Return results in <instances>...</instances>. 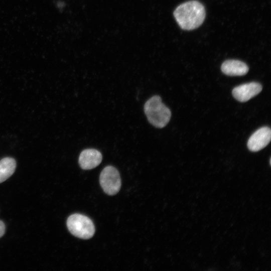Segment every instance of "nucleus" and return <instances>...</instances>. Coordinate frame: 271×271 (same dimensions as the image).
<instances>
[{
  "label": "nucleus",
  "mask_w": 271,
  "mask_h": 271,
  "mask_svg": "<svg viewBox=\"0 0 271 271\" xmlns=\"http://www.w3.org/2000/svg\"><path fill=\"white\" fill-rule=\"evenodd\" d=\"M175 18L185 30H192L199 27L203 22L205 10L203 5L196 1H191L179 5L174 12Z\"/></svg>",
  "instance_id": "f257e3e1"
},
{
  "label": "nucleus",
  "mask_w": 271,
  "mask_h": 271,
  "mask_svg": "<svg viewBox=\"0 0 271 271\" xmlns=\"http://www.w3.org/2000/svg\"><path fill=\"white\" fill-rule=\"evenodd\" d=\"M144 111L150 123L158 128L165 127L171 117V110L158 95L153 96L147 101Z\"/></svg>",
  "instance_id": "f03ea898"
},
{
  "label": "nucleus",
  "mask_w": 271,
  "mask_h": 271,
  "mask_svg": "<svg viewBox=\"0 0 271 271\" xmlns=\"http://www.w3.org/2000/svg\"><path fill=\"white\" fill-rule=\"evenodd\" d=\"M67 226L72 235L81 239H89L95 233V227L92 220L80 214L70 215L67 220Z\"/></svg>",
  "instance_id": "7ed1b4c3"
},
{
  "label": "nucleus",
  "mask_w": 271,
  "mask_h": 271,
  "mask_svg": "<svg viewBox=\"0 0 271 271\" xmlns=\"http://www.w3.org/2000/svg\"><path fill=\"white\" fill-rule=\"evenodd\" d=\"M99 182L103 190L108 195L117 194L121 185L118 170L111 166H106L102 170L100 174Z\"/></svg>",
  "instance_id": "20e7f679"
},
{
  "label": "nucleus",
  "mask_w": 271,
  "mask_h": 271,
  "mask_svg": "<svg viewBox=\"0 0 271 271\" xmlns=\"http://www.w3.org/2000/svg\"><path fill=\"white\" fill-rule=\"evenodd\" d=\"M271 130L267 126L256 130L249 138L247 147L251 152H257L265 148L270 142Z\"/></svg>",
  "instance_id": "39448f33"
},
{
  "label": "nucleus",
  "mask_w": 271,
  "mask_h": 271,
  "mask_svg": "<svg viewBox=\"0 0 271 271\" xmlns=\"http://www.w3.org/2000/svg\"><path fill=\"white\" fill-rule=\"evenodd\" d=\"M262 90L260 84L252 82L245 83L233 88V97L240 102H246L259 93Z\"/></svg>",
  "instance_id": "423d86ee"
},
{
  "label": "nucleus",
  "mask_w": 271,
  "mask_h": 271,
  "mask_svg": "<svg viewBox=\"0 0 271 271\" xmlns=\"http://www.w3.org/2000/svg\"><path fill=\"white\" fill-rule=\"evenodd\" d=\"M101 153L94 149H87L81 152L78 162L83 170H90L98 166L102 161Z\"/></svg>",
  "instance_id": "0eeeda50"
},
{
  "label": "nucleus",
  "mask_w": 271,
  "mask_h": 271,
  "mask_svg": "<svg viewBox=\"0 0 271 271\" xmlns=\"http://www.w3.org/2000/svg\"><path fill=\"white\" fill-rule=\"evenodd\" d=\"M223 73L228 76H242L248 71V66L243 62L237 60H227L221 67Z\"/></svg>",
  "instance_id": "6e6552de"
},
{
  "label": "nucleus",
  "mask_w": 271,
  "mask_h": 271,
  "mask_svg": "<svg viewBox=\"0 0 271 271\" xmlns=\"http://www.w3.org/2000/svg\"><path fill=\"white\" fill-rule=\"evenodd\" d=\"M16 162L12 158L7 157L0 161V183L5 181L15 172Z\"/></svg>",
  "instance_id": "1a4fd4ad"
},
{
  "label": "nucleus",
  "mask_w": 271,
  "mask_h": 271,
  "mask_svg": "<svg viewBox=\"0 0 271 271\" xmlns=\"http://www.w3.org/2000/svg\"><path fill=\"white\" fill-rule=\"evenodd\" d=\"M5 225L4 223L0 220V238L2 237L5 232Z\"/></svg>",
  "instance_id": "9d476101"
}]
</instances>
